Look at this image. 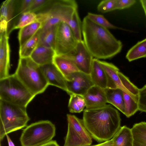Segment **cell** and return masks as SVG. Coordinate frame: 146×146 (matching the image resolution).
<instances>
[{"label": "cell", "instance_id": "obj_1", "mask_svg": "<svg viewBox=\"0 0 146 146\" xmlns=\"http://www.w3.org/2000/svg\"><path fill=\"white\" fill-rule=\"evenodd\" d=\"M82 22L83 40L93 57L98 59H110L121 52L122 42L108 29L96 24L86 16Z\"/></svg>", "mask_w": 146, "mask_h": 146}, {"label": "cell", "instance_id": "obj_2", "mask_svg": "<svg viewBox=\"0 0 146 146\" xmlns=\"http://www.w3.org/2000/svg\"><path fill=\"white\" fill-rule=\"evenodd\" d=\"M82 119L92 138L98 142L111 139L121 127L120 113L110 104L85 109Z\"/></svg>", "mask_w": 146, "mask_h": 146}, {"label": "cell", "instance_id": "obj_3", "mask_svg": "<svg viewBox=\"0 0 146 146\" xmlns=\"http://www.w3.org/2000/svg\"><path fill=\"white\" fill-rule=\"evenodd\" d=\"M15 74L35 96L44 92L49 86L40 66L30 57L20 58Z\"/></svg>", "mask_w": 146, "mask_h": 146}, {"label": "cell", "instance_id": "obj_4", "mask_svg": "<svg viewBox=\"0 0 146 146\" xmlns=\"http://www.w3.org/2000/svg\"><path fill=\"white\" fill-rule=\"evenodd\" d=\"M26 108L0 100V140L26 127L30 119Z\"/></svg>", "mask_w": 146, "mask_h": 146}, {"label": "cell", "instance_id": "obj_5", "mask_svg": "<svg viewBox=\"0 0 146 146\" xmlns=\"http://www.w3.org/2000/svg\"><path fill=\"white\" fill-rule=\"evenodd\" d=\"M35 96L15 73L0 80L1 100L26 108Z\"/></svg>", "mask_w": 146, "mask_h": 146}, {"label": "cell", "instance_id": "obj_6", "mask_svg": "<svg viewBox=\"0 0 146 146\" xmlns=\"http://www.w3.org/2000/svg\"><path fill=\"white\" fill-rule=\"evenodd\" d=\"M55 134L56 127L51 122L41 120L25 128L20 141L22 146H40L52 141Z\"/></svg>", "mask_w": 146, "mask_h": 146}, {"label": "cell", "instance_id": "obj_7", "mask_svg": "<svg viewBox=\"0 0 146 146\" xmlns=\"http://www.w3.org/2000/svg\"><path fill=\"white\" fill-rule=\"evenodd\" d=\"M68 131L64 146H90L92 137L82 119L74 115H67Z\"/></svg>", "mask_w": 146, "mask_h": 146}, {"label": "cell", "instance_id": "obj_8", "mask_svg": "<svg viewBox=\"0 0 146 146\" xmlns=\"http://www.w3.org/2000/svg\"><path fill=\"white\" fill-rule=\"evenodd\" d=\"M78 42L67 23L62 21L57 25L55 48L56 55L64 56L73 53Z\"/></svg>", "mask_w": 146, "mask_h": 146}, {"label": "cell", "instance_id": "obj_9", "mask_svg": "<svg viewBox=\"0 0 146 146\" xmlns=\"http://www.w3.org/2000/svg\"><path fill=\"white\" fill-rule=\"evenodd\" d=\"M66 79L67 93L70 95L74 94L83 96L90 88L94 85L90 74L80 71L72 73Z\"/></svg>", "mask_w": 146, "mask_h": 146}, {"label": "cell", "instance_id": "obj_10", "mask_svg": "<svg viewBox=\"0 0 146 146\" xmlns=\"http://www.w3.org/2000/svg\"><path fill=\"white\" fill-rule=\"evenodd\" d=\"M62 56L73 62L79 71L90 74L93 57L83 40L78 42L73 53Z\"/></svg>", "mask_w": 146, "mask_h": 146}, {"label": "cell", "instance_id": "obj_11", "mask_svg": "<svg viewBox=\"0 0 146 146\" xmlns=\"http://www.w3.org/2000/svg\"><path fill=\"white\" fill-rule=\"evenodd\" d=\"M48 85L67 92L66 80L53 62L40 66Z\"/></svg>", "mask_w": 146, "mask_h": 146}, {"label": "cell", "instance_id": "obj_12", "mask_svg": "<svg viewBox=\"0 0 146 146\" xmlns=\"http://www.w3.org/2000/svg\"><path fill=\"white\" fill-rule=\"evenodd\" d=\"M86 109L102 107L107 103L104 89L94 85L90 88L83 96Z\"/></svg>", "mask_w": 146, "mask_h": 146}, {"label": "cell", "instance_id": "obj_13", "mask_svg": "<svg viewBox=\"0 0 146 146\" xmlns=\"http://www.w3.org/2000/svg\"><path fill=\"white\" fill-rule=\"evenodd\" d=\"M8 39L7 32L0 33V80L10 75V48Z\"/></svg>", "mask_w": 146, "mask_h": 146}, {"label": "cell", "instance_id": "obj_14", "mask_svg": "<svg viewBox=\"0 0 146 146\" xmlns=\"http://www.w3.org/2000/svg\"><path fill=\"white\" fill-rule=\"evenodd\" d=\"M99 62L105 71L108 78L107 88H119L129 94L123 86L118 74L119 68L111 63L100 60Z\"/></svg>", "mask_w": 146, "mask_h": 146}, {"label": "cell", "instance_id": "obj_15", "mask_svg": "<svg viewBox=\"0 0 146 146\" xmlns=\"http://www.w3.org/2000/svg\"><path fill=\"white\" fill-rule=\"evenodd\" d=\"M15 0H6L2 3L0 8V33L8 32L13 18Z\"/></svg>", "mask_w": 146, "mask_h": 146}, {"label": "cell", "instance_id": "obj_16", "mask_svg": "<svg viewBox=\"0 0 146 146\" xmlns=\"http://www.w3.org/2000/svg\"><path fill=\"white\" fill-rule=\"evenodd\" d=\"M56 55L53 49L38 44L30 57L36 63L41 66L53 62Z\"/></svg>", "mask_w": 146, "mask_h": 146}, {"label": "cell", "instance_id": "obj_17", "mask_svg": "<svg viewBox=\"0 0 146 146\" xmlns=\"http://www.w3.org/2000/svg\"><path fill=\"white\" fill-rule=\"evenodd\" d=\"M90 75L94 85L104 89L107 88V75L100 64L99 59L96 58L93 59Z\"/></svg>", "mask_w": 146, "mask_h": 146}, {"label": "cell", "instance_id": "obj_18", "mask_svg": "<svg viewBox=\"0 0 146 146\" xmlns=\"http://www.w3.org/2000/svg\"><path fill=\"white\" fill-rule=\"evenodd\" d=\"M104 90L107 103L111 104L124 114L125 108L123 91L119 88H106Z\"/></svg>", "mask_w": 146, "mask_h": 146}, {"label": "cell", "instance_id": "obj_19", "mask_svg": "<svg viewBox=\"0 0 146 146\" xmlns=\"http://www.w3.org/2000/svg\"><path fill=\"white\" fill-rule=\"evenodd\" d=\"M112 139V146H133L131 129L126 126L121 127Z\"/></svg>", "mask_w": 146, "mask_h": 146}, {"label": "cell", "instance_id": "obj_20", "mask_svg": "<svg viewBox=\"0 0 146 146\" xmlns=\"http://www.w3.org/2000/svg\"><path fill=\"white\" fill-rule=\"evenodd\" d=\"M53 62L65 79L72 73L79 71L73 62L63 56L56 55Z\"/></svg>", "mask_w": 146, "mask_h": 146}, {"label": "cell", "instance_id": "obj_21", "mask_svg": "<svg viewBox=\"0 0 146 146\" xmlns=\"http://www.w3.org/2000/svg\"><path fill=\"white\" fill-rule=\"evenodd\" d=\"M131 129L133 146H146V122L135 123Z\"/></svg>", "mask_w": 146, "mask_h": 146}, {"label": "cell", "instance_id": "obj_22", "mask_svg": "<svg viewBox=\"0 0 146 146\" xmlns=\"http://www.w3.org/2000/svg\"><path fill=\"white\" fill-rule=\"evenodd\" d=\"M42 26V23L37 21L21 29L18 35L20 47L33 37Z\"/></svg>", "mask_w": 146, "mask_h": 146}, {"label": "cell", "instance_id": "obj_23", "mask_svg": "<svg viewBox=\"0 0 146 146\" xmlns=\"http://www.w3.org/2000/svg\"><path fill=\"white\" fill-rule=\"evenodd\" d=\"M41 28L31 38L21 46L20 47V58L30 57L31 54L37 46L42 32Z\"/></svg>", "mask_w": 146, "mask_h": 146}, {"label": "cell", "instance_id": "obj_24", "mask_svg": "<svg viewBox=\"0 0 146 146\" xmlns=\"http://www.w3.org/2000/svg\"><path fill=\"white\" fill-rule=\"evenodd\" d=\"M146 57V40L138 42L127 52L126 58L129 61Z\"/></svg>", "mask_w": 146, "mask_h": 146}, {"label": "cell", "instance_id": "obj_25", "mask_svg": "<svg viewBox=\"0 0 146 146\" xmlns=\"http://www.w3.org/2000/svg\"><path fill=\"white\" fill-rule=\"evenodd\" d=\"M56 26L57 25L42 31L38 44L52 48L55 50Z\"/></svg>", "mask_w": 146, "mask_h": 146}, {"label": "cell", "instance_id": "obj_26", "mask_svg": "<svg viewBox=\"0 0 146 146\" xmlns=\"http://www.w3.org/2000/svg\"><path fill=\"white\" fill-rule=\"evenodd\" d=\"M37 21V14L31 11L25 12L21 14L11 30L21 29Z\"/></svg>", "mask_w": 146, "mask_h": 146}, {"label": "cell", "instance_id": "obj_27", "mask_svg": "<svg viewBox=\"0 0 146 146\" xmlns=\"http://www.w3.org/2000/svg\"><path fill=\"white\" fill-rule=\"evenodd\" d=\"M68 108L72 113H79L82 111L86 107V104L83 96L76 94L70 95Z\"/></svg>", "mask_w": 146, "mask_h": 146}, {"label": "cell", "instance_id": "obj_28", "mask_svg": "<svg viewBox=\"0 0 146 146\" xmlns=\"http://www.w3.org/2000/svg\"><path fill=\"white\" fill-rule=\"evenodd\" d=\"M67 23L77 41H80L82 40V22H81L77 10L75 12Z\"/></svg>", "mask_w": 146, "mask_h": 146}, {"label": "cell", "instance_id": "obj_29", "mask_svg": "<svg viewBox=\"0 0 146 146\" xmlns=\"http://www.w3.org/2000/svg\"><path fill=\"white\" fill-rule=\"evenodd\" d=\"M118 74L123 86L127 91L129 95L137 102L139 89L122 73L119 71Z\"/></svg>", "mask_w": 146, "mask_h": 146}, {"label": "cell", "instance_id": "obj_30", "mask_svg": "<svg viewBox=\"0 0 146 146\" xmlns=\"http://www.w3.org/2000/svg\"><path fill=\"white\" fill-rule=\"evenodd\" d=\"M123 93L125 108L124 114L128 118L139 111L138 103L130 95L123 91Z\"/></svg>", "mask_w": 146, "mask_h": 146}, {"label": "cell", "instance_id": "obj_31", "mask_svg": "<svg viewBox=\"0 0 146 146\" xmlns=\"http://www.w3.org/2000/svg\"><path fill=\"white\" fill-rule=\"evenodd\" d=\"M86 16L93 22L103 27L108 29H120L110 22L103 15L88 13Z\"/></svg>", "mask_w": 146, "mask_h": 146}, {"label": "cell", "instance_id": "obj_32", "mask_svg": "<svg viewBox=\"0 0 146 146\" xmlns=\"http://www.w3.org/2000/svg\"><path fill=\"white\" fill-rule=\"evenodd\" d=\"M117 0H105L98 4V10L102 13H106L116 9Z\"/></svg>", "mask_w": 146, "mask_h": 146}, {"label": "cell", "instance_id": "obj_33", "mask_svg": "<svg viewBox=\"0 0 146 146\" xmlns=\"http://www.w3.org/2000/svg\"><path fill=\"white\" fill-rule=\"evenodd\" d=\"M137 103L139 111L146 113V85L139 89Z\"/></svg>", "mask_w": 146, "mask_h": 146}, {"label": "cell", "instance_id": "obj_34", "mask_svg": "<svg viewBox=\"0 0 146 146\" xmlns=\"http://www.w3.org/2000/svg\"><path fill=\"white\" fill-rule=\"evenodd\" d=\"M53 1L50 0H33L30 6L27 11L35 13L52 3Z\"/></svg>", "mask_w": 146, "mask_h": 146}, {"label": "cell", "instance_id": "obj_35", "mask_svg": "<svg viewBox=\"0 0 146 146\" xmlns=\"http://www.w3.org/2000/svg\"><path fill=\"white\" fill-rule=\"evenodd\" d=\"M136 2L135 0H117L116 9L121 10L128 8Z\"/></svg>", "mask_w": 146, "mask_h": 146}, {"label": "cell", "instance_id": "obj_36", "mask_svg": "<svg viewBox=\"0 0 146 146\" xmlns=\"http://www.w3.org/2000/svg\"><path fill=\"white\" fill-rule=\"evenodd\" d=\"M33 0H23L21 1V5L19 8L20 14L26 12L31 4Z\"/></svg>", "mask_w": 146, "mask_h": 146}, {"label": "cell", "instance_id": "obj_37", "mask_svg": "<svg viewBox=\"0 0 146 146\" xmlns=\"http://www.w3.org/2000/svg\"><path fill=\"white\" fill-rule=\"evenodd\" d=\"M113 143V139L112 138L102 143L91 146H112Z\"/></svg>", "mask_w": 146, "mask_h": 146}, {"label": "cell", "instance_id": "obj_38", "mask_svg": "<svg viewBox=\"0 0 146 146\" xmlns=\"http://www.w3.org/2000/svg\"><path fill=\"white\" fill-rule=\"evenodd\" d=\"M40 146H59L56 141L52 140Z\"/></svg>", "mask_w": 146, "mask_h": 146}, {"label": "cell", "instance_id": "obj_39", "mask_svg": "<svg viewBox=\"0 0 146 146\" xmlns=\"http://www.w3.org/2000/svg\"><path fill=\"white\" fill-rule=\"evenodd\" d=\"M140 2L144 11L146 17V0H141Z\"/></svg>", "mask_w": 146, "mask_h": 146}, {"label": "cell", "instance_id": "obj_40", "mask_svg": "<svg viewBox=\"0 0 146 146\" xmlns=\"http://www.w3.org/2000/svg\"><path fill=\"white\" fill-rule=\"evenodd\" d=\"M9 146H15L14 144L11 139L9 136L7 135H6Z\"/></svg>", "mask_w": 146, "mask_h": 146}, {"label": "cell", "instance_id": "obj_41", "mask_svg": "<svg viewBox=\"0 0 146 146\" xmlns=\"http://www.w3.org/2000/svg\"><path fill=\"white\" fill-rule=\"evenodd\" d=\"M88 146V145H87V146Z\"/></svg>", "mask_w": 146, "mask_h": 146}, {"label": "cell", "instance_id": "obj_42", "mask_svg": "<svg viewBox=\"0 0 146 146\" xmlns=\"http://www.w3.org/2000/svg\"><path fill=\"white\" fill-rule=\"evenodd\" d=\"M146 40V38H145Z\"/></svg>", "mask_w": 146, "mask_h": 146}]
</instances>
